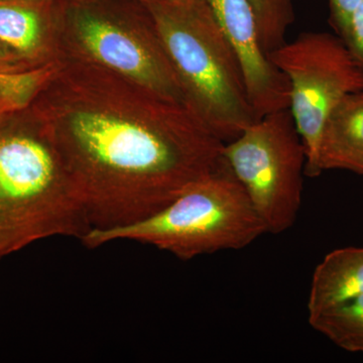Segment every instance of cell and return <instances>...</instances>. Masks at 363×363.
<instances>
[{
    "label": "cell",
    "instance_id": "cell-1",
    "mask_svg": "<svg viewBox=\"0 0 363 363\" xmlns=\"http://www.w3.org/2000/svg\"><path fill=\"white\" fill-rule=\"evenodd\" d=\"M30 108L56 143L92 229L156 213L225 166V143L185 104L62 58Z\"/></svg>",
    "mask_w": 363,
    "mask_h": 363
},
{
    "label": "cell",
    "instance_id": "cell-2",
    "mask_svg": "<svg viewBox=\"0 0 363 363\" xmlns=\"http://www.w3.org/2000/svg\"><path fill=\"white\" fill-rule=\"evenodd\" d=\"M90 230L42 119L30 105L0 113V257L52 236L82 240Z\"/></svg>",
    "mask_w": 363,
    "mask_h": 363
},
{
    "label": "cell",
    "instance_id": "cell-3",
    "mask_svg": "<svg viewBox=\"0 0 363 363\" xmlns=\"http://www.w3.org/2000/svg\"><path fill=\"white\" fill-rule=\"evenodd\" d=\"M154 20L186 106L224 143L259 121L245 74L206 0H152Z\"/></svg>",
    "mask_w": 363,
    "mask_h": 363
},
{
    "label": "cell",
    "instance_id": "cell-4",
    "mask_svg": "<svg viewBox=\"0 0 363 363\" xmlns=\"http://www.w3.org/2000/svg\"><path fill=\"white\" fill-rule=\"evenodd\" d=\"M267 227L230 167L196 182L166 207L121 227L92 229L82 238L93 248L133 240L188 260L247 247Z\"/></svg>",
    "mask_w": 363,
    "mask_h": 363
},
{
    "label": "cell",
    "instance_id": "cell-5",
    "mask_svg": "<svg viewBox=\"0 0 363 363\" xmlns=\"http://www.w3.org/2000/svg\"><path fill=\"white\" fill-rule=\"evenodd\" d=\"M60 35L62 58L101 67L185 104L154 20L140 0H63Z\"/></svg>",
    "mask_w": 363,
    "mask_h": 363
},
{
    "label": "cell",
    "instance_id": "cell-6",
    "mask_svg": "<svg viewBox=\"0 0 363 363\" xmlns=\"http://www.w3.org/2000/svg\"><path fill=\"white\" fill-rule=\"evenodd\" d=\"M224 157L267 227L285 233L302 204L307 154L290 109L262 116L235 140Z\"/></svg>",
    "mask_w": 363,
    "mask_h": 363
},
{
    "label": "cell",
    "instance_id": "cell-7",
    "mask_svg": "<svg viewBox=\"0 0 363 363\" xmlns=\"http://www.w3.org/2000/svg\"><path fill=\"white\" fill-rule=\"evenodd\" d=\"M269 58L289 81V109L307 154L306 175L325 121L344 97L363 90V71L341 38L329 33H301Z\"/></svg>",
    "mask_w": 363,
    "mask_h": 363
},
{
    "label": "cell",
    "instance_id": "cell-8",
    "mask_svg": "<svg viewBox=\"0 0 363 363\" xmlns=\"http://www.w3.org/2000/svg\"><path fill=\"white\" fill-rule=\"evenodd\" d=\"M229 44L240 60L248 96L259 118L289 108L290 86L260 40L250 0H206Z\"/></svg>",
    "mask_w": 363,
    "mask_h": 363
},
{
    "label": "cell",
    "instance_id": "cell-9",
    "mask_svg": "<svg viewBox=\"0 0 363 363\" xmlns=\"http://www.w3.org/2000/svg\"><path fill=\"white\" fill-rule=\"evenodd\" d=\"M63 0H0V45L28 69L58 63Z\"/></svg>",
    "mask_w": 363,
    "mask_h": 363
},
{
    "label": "cell",
    "instance_id": "cell-10",
    "mask_svg": "<svg viewBox=\"0 0 363 363\" xmlns=\"http://www.w3.org/2000/svg\"><path fill=\"white\" fill-rule=\"evenodd\" d=\"M327 169L363 176V90L344 97L325 121L314 162L306 175L314 178Z\"/></svg>",
    "mask_w": 363,
    "mask_h": 363
},
{
    "label": "cell",
    "instance_id": "cell-11",
    "mask_svg": "<svg viewBox=\"0 0 363 363\" xmlns=\"http://www.w3.org/2000/svg\"><path fill=\"white\" fill-rule=\"evenodd\" d=\"M363 295V247L333 250L313 274L308 313H318Z\"/></svg>",
    "mask_w": 363,
    "mask_h": 363
},
{
    "label": "cell",
    "instance_id": "cell-12",
    "mask_svg": "<svg viewBox=\"0 0 363 363\" xmlns=\"http://www.w3.org/2000/svg\"><path fill=\"white\" fill-rule=\"evenodd\" d=\"M309 323L338 347L363 353V295L310 316Z\"/></svg>",
    "mask_w": 363,
    "mask_h": 363
},
{
    "label": "cell",
    "instance_id": "cell-13",
    "mask_svg": "<svg viewBox=\"0 0 363 363\" xmlns=\"http://www.w3.org/2000/svg\"><path fill=\"white\" fill-rule=\"evenodd\" d=\"M250 2L257 18L262 45L271 54L286 42V32L295 20L294 0H250Z\"/></svg>",
    "mask_w": 363,
    "mask_h": 363
},
{
    "label": "cell",
    "instance_id": "cell-14",
    "mask_svg": "<svg viewBox=\"0 0 363 363\" xmlns=\"http://www.w3.org/2000/svg\"><path fill=\"white\" fill-rule=\"evenodd\" d=\"M338 35L363 71V2Z\"/></svg>",
    "mask_w": 363,
    "mask_h": 363
},
{
    "label": "cell",
    "instance_id": "cell-15",
    "mask_svg": "<svg viewBox=\"0 0 363 363\" xmlns=\"http://www.w3.org/2000/svg\"><path fill=\"white\" fill-rule=\"evenodd\" d=\"M362 2L363 0H329L331 25L337 35Z\"/></svg>",
    "mask_w": 363,
    "mask_h": 363
},
{
    "label": "cell",
    "instance_id": "cell-16",
    "mask_svg": "<svg viewBox=\"0 0 363 363\" xmlns=\"http://www.w3.org/2000/svg\"><path fill=\"white\" fill-rule=\"evenodd\" d=\"M33 70L28 69L18 59L14 58L11 52L6 51L0 45V73H13V72H23Z\"/></svg>",
    "mask_w": 363,
    "mask_h": 363
},
{
    "label": "cell",
    "instance_id": "cell-17",
    "mask_svg": "<svg viewBox=\"0 0 363 363\" xmlns=\"http://www.w3.org/2000/svg\"><path fill=\"white\" fill-rule=\"evenodd\" d=\"M140 2H143V4H145V2L152 1V0H140Z\"/></svg>",
    "mask_w": 363,
    "mask_h": 363
},
{
    "label": "cell",
    "instance_id": "cell-18",
    "mask_svg": "<svg viewBox=\"0 0 363 363\" xmlns=\"http://www.w3.org/2000/svg\"><path fill=\"white\" fill-rule=\"evenodd\" d=\"M2 73H0V75H1Z\"/></svg>",
    "mask_w": 363,
    "mask_h": 363
}]
</instances>
